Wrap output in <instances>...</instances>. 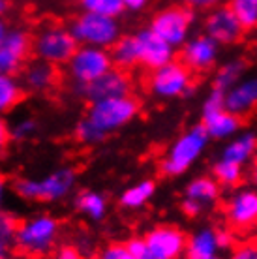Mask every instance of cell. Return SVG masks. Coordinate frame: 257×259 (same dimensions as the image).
<instances>
[{
    "instance_id": "1f68e13d",
    "label": "cell",
    "mask_w": 257,
    "mask_h": 259,
    "mask_svg": "<svg viewBox=\"0 0 257 259\" xmlns=\"http://www.w3.org/2000/svg\"><path fill=\"white\" fill-rule=\"evenodd\" d=\"M227 259H257V242H240L233 248Z\"/></svg>"
},
{
    "instance_id": "7c38bea8",
    "label": "cell",
    "mask_w": 257,
    "mask_h": 259,
    "mask_svg": "<svg viewBox=\"0 0 257 259\" xmlns=\"http://www.w3.org/2000/svg\"><path fill=\"white\" fill-rule=\"evenodd\" d=\"M220 182L214 177H195L188 182L184 190V201H182V210L188 216H197L206 208H212L216 201L220 199Z\"/></svg>"
},
{
    "instance_id": "836d02e7",
    "label": "cell",
    "mask_w": 257,
    "mask_h": 259,
    "mask_svg": "<svg viewBox=\"0 0 257 259\" xmlns=\"http://www.w3.org/2000/svg\"><path fill=\"white\" fill-rule=\"evenodd\" d=\"M128 248L135 255V259H158L154 253L150 252V248L147 246L145 239H132L128 242Z\"/></svg>"
},
{
    "instance_id": "f35d334b",
    "label": "cell",
    "mask_w": 257,
    "mask_h": 259,
    "mask_svg": "<svg viewBox=\"0 0 257 259\" xmlns=\"http://www.w3.org/2000/svg\"><path fill=\"white\" fill-rule=\"evenodd\" d=\"M250 177H251V182L257 186V156H255V160L251 162V171H250Z\"/></svg>"
},
{
    "instance_id": "4fadbf2b",
    "label": "cell",
    "mask_w": 257,
    "mask_h": 259,
    "mask_svg": "<svg viewBox=\"0 0 257 259\" xmlns=\"http://www.w3.org/2000/svg\"><path fill=\"white\" fill-rule=\"evenodd\" d=\"M135 39L139 47V64L145 66L147 70L154 71L175 60V47L169 46L165 39H161L150 28L139 30L135 34Z\"/></svg>"
},
{
    "instance_id": "9a60e30c",
    "label": "cell",
    "mask_w": 257,
    "mask_h": 259,
    "mask_svg": "<svg viewBox=\"0 0 257 259\" xmlns=\"http://www.w3.org/2000/svg\"><path fill=\"white\" fill-rule=\"evenodd\" d=\"M220 57V46L205 32L192 36L182 46V62L192 71H208Z\"/></svg>"
},
{
    "instance_id": "d4e9b609",
    "label": "cell",
    "mask_w": 257,
    "mask_h": 259,
    "mask_svg": "<svg viewBox=\"0 0 257 259\" xmlns=\"http://www.w3.org/2000/svg\"><path fill=\"white\" fill-rule=\"evenodd\" d=\"M156 192V184L152 181H141L134 184V186H130L128 190H124L122 195H120V203H122V207L126 208H141L145 207L148 201L152 199V195Z\"/></svg>"
},
{
    "instance_id": "8992f818",
    "label": "cell",
    "mask_w": 257,
    "mask_h": 259,
    "mask_svg": "<svg viewBox=\"0 0 257 259\" xmlns=\"http://www.w3.org/2000/svg\"><path fill=\"white\" fill-rule=\"evenodd\" d=\"M66 66H68V75L77 89L90 84L115 68L111 53L107 49L90 46H79Z\"/></svg>"
},
{
    "instance_id": "ab89813d",
    "label": "cell",
    "mask_w": 257,
    "mask_h": 259,
    "mask_svg": "<svg viewBox=\"0 0 257 259\" xmlns=\"http://www.w3.org/2000/svg\"><path fill=\"white\" fill-rule=\"evenodd\" d=\"M6 34H8V30H6V25L0 21V44L4 41V38H6Z\"/></svg>"
},
{
    "instance_id": "d590c367",
    "label": "cell",
    "mask_w": 257,
    "mask_h": 259,
    "mask_svg": "<svg viewBox=\"0 0 257 259\" xmlns=\"http://www.w3.org/2000/svg\"><path fill=\"white\" fill-rule=\"evenodd\" d=\"M53 259H83V253L73 246H62L55 252Z\"/></svg>"
},
{
    "instance_id": "4316f807",
    "label": "cell",
    "mask_w": 257,
    "mask_h": 259,
    "mask_svg": "<svg viewBox=\"0 0 257 259\" xmlns=\"http://www.w3.org/2000/svg\"><path fill=\"white\" fill-rule=\"evenodd\" d=\"M77 208L92 220H102L107 212V201L98 192H83L77 197Z\"/></svg>"
},
{
    "instance_id": "83f0119b",
    "label": "cell",
    "mask_w": 257,
    "mask_h": 259,
    "mask_svg": "<svg viewBox=\"0 0 257 259\" xmlns=\"http://www.w3.org/2000/svg\"><path fill=\"white\" fill-rule=\"evenodd\" d=\"M227 6L237 15L244 30L257 28V0H229Z\"/></svg>"
},
{
    "instance_id": "603a6c76",
    "label": "cell",
    "mask_w": 257,
    "mask_h": 259,
    "mask_svg": "<svg viewBox=\"0 0 257 259\" xmlns=\"http://www.w3.org/2000/svg\"><path fill=\"white\" fill-rule=\"evenodd\" d=\"M111 59L120 70H128L139 64V47L135 36H120L116 39V44L111 47Z\"/></svg>"
},
{
    "instance_id": "ba28073f",
    "label": "cell",
    "mask_w": 257,
    "mask_h": 259,
    "mask_svg": "<svg viewBox=\"0 0 257 259\" xmlns=\"http://www.w3.org/2000/svg\"><path fill=\"white\" fill-rule=\"evenodd\" d=\"M193 79L192 70L188 68L182 60L177 62H169V64L161 66L158 70L150 71L148 77V89L156 98L161 100H173V98L186 96L192 91Z\"/></svg>"
},
{
    "instance_id": "f1b7e54d",
    "label": "cell",
    "mask_w": 257,
    "mask_h": 259,
    "mask_svg": "<svg viewBox=\"0 0 257 259\" xmlns=\"http://www.w3.org/2000/svg\"><path fill=\"white\" fill-rule=\"evenodd\" d=\"M87 13H98L105 17H118L126 10L124 0H79Z\"/></svg>"
},
{
    "instance_id": "30bf717a",
    "label": "cell",
    "mask_w": 257,
    "mask_h": 259,
    "mask_svg": "<svg viewBox=\"0 0 257 259\" xmlns=\"http://www.w3.org/2000/svg\"><path fill=\"white\" fill-rule=\"evenodd\" d=\"M205 34L218 44V46H233L244 34V26L240 25L237 15L229 6H218L206 13L203 23Z\"/></svg>"
},
{
    "instance_id": "277c9868",
    "label": "cell",
    "mask_w": 257,
    "mask_h": 259,
    "mask_svg": "<svg viewBox=\"0 0 257 259\" xmlns=\"http://www.w3.org/2000/svg\"><path fill=\"white\" fill-rule=\"evenodd\" d=\"M58 239V222L49 214H38L15 229V242L21 252L39 257L49 253Z\"/></svg>"
},
{
    "instance_id": "5b68a950",
    "label": "cell",
    "mask_w": 257,
    "mask_h": 259,
    "mask_svg": "<svg viewBox=\"0 0 257 259\" xmlns=\"http://www.w3.org/2000/svg\"><path fill=\"white\" fill-rule=\"evenodd\" d=\"M75 184V173L60 167L39 179H23L17 182V194L28 201H58L70 194Z\"/></svg>"
},
{
    "instance_id": "9c48e42d",
    "label": "cell",
    "mask_w": 257,
    "mask_h": 259,
    "mask_svg": "<svg viewBox=\"0 0 257 259\" xmlns=\"http://www.w3.org/2000/svg\"><path fill=\"white\" fill-rule=\"evenodd\" d=\"M193 12L186 6H169L154 15L150 23V30L156 32L161 39H165L169 46L182 47L192 38Z\"/></svg>"
},
{
    "instance_id": "7bdbcfd3",
    "label": "cell",
    "mask_w": 257,
    "mask_h": 259,
    "mask_svg": "<svg viewBox=\"0 0 257 259\" xmlns=\"http://www.w3.org/2000/svg\"><path fill=\"white\" fill-rule=\"evenodd\" d=\"M203 259H224V257H220V255H212V257H203Z\"/></svg>"
},
{
    "instance_id": "d6a6232c",
    "label": "cell",
    "mask_w": 257,
    "mask_h": 259,
    "mask_svg": "<svg viewBox=\"0 0 257 259\" xmlns=\"http://www.w3.org/2000/svg\"><path fill=\"white\" fill-rule=\"evenodd\" d=\"M34 132H36V120H32V118H21L13 124L12 128V134L15 139H26V137L32 136Z\"/></svg>"
},
{
    "instance_id": "e0dca14e",
    "label": "cell",
    "mask_w": 257,
    "mask_h": 259,
    "mask_svg": "<svg viewBox=\"0 0 257 259\" xmlns=\"http://www.w3.org/2000/svg\"><path fill=\"white\" fill-rule=\"evenodd\" d=\"M32 51V39L23 30H8L0 44V73L12 75L25 64L28 53Z\"/></svg>"
},
{
    "instance_id": "ac0fdd59",
    "label": "cell",
    "mask_w": 257,
    "mask_h": 259,
    "mask_svg": "<svg viewBox=\"0 0 257 259\" xmlns=\"http://www.w3.org/2000/svg\"><path fill=\"white\" fill-rule=\"evenodd\" d=\"M225 107L244 117L257 109V75H244L237 84L225 92Z\"/></svg>"
},
{
    "instance_id": "5bb4252c",
    "label": "cell",
    "mask_w": 257,
    "mask_h": 259,
    "mask_svg": "<svg viewBox=\"0 0 257 259\" xmlns=\"http://www.w3.org/2000/svg\"><path fill=\"white\" fill-rule=\"evenodd\" d=\"M225 218L235 229H251L257 226V190L240 188L225 203Z\"/></svg>"
},
{
    "instance_id": "6da1fadb",
    "label": "cell",
    "mask_w": 257,
    "mask_h": 259,
    "mask_svg": "<svg viewBox=\"0 0 257 259\" xmlns=\"http://www.w3.org/2000/svg\"><path fill=\"white\" fill-rule=\"evenodd\" d=\"M139 111L137 100L132 96L111 98L90 104L87 117L77 124L75 136L84 145H94L132 122Z\"/></svg>"
},
{
    "instance_id": "f546056e",
    "label": "cell",
    "mask_w": 257,
    "mask_h": 259,
    "mask_svg": "<svg viewBox=\"0 0 257 259\" xmlns=\"http://www.w3.org/2000/svg\"><path fill=\"white\" fill-rule=\"evenodd\" d=\"M19 100H21L19 83L12 75L2 73L0 75V113L2 111H10Z\"/></svg>"
},
{
    "instance_id": "cb8c5ba5",
    "label": "cell",
    "mask_w": 257,
    "mask_h": 259,
    "mask_svg": "<svg viewBox=\"0 0 257 259\" xmlns=\"http://www.w3.org/2000/svg\"><path fill=\"white\" fill-rule=\"evenodd\" d=\"M244 71H246V66L240 59L227 60V62H224V64L216 70V73H214L212 89L227 92L233 84H237L240 79L244 77Z\"/></svg>"
},
{
    "instance_id": "60d3db41",
    "label": "cell",
    "mask_w": 257,
    "mask_h": 259,
    "mask_svg": "<svg viewBox=\"0 0 257 259\" xmlns=\"http://www.w3.org/2000/svg\"><path fill=\"white\" fill-rule=\"evenodd\" d=\"M4 190H6V186H4V181L0 179V208H2V203H4Z\"/></svg>"
},
{
    "instance_id": "7402d4cb",
    "label": "cell",
    "mask_w": 257,
    "mask_h": 259,
    "mask_svg": "<svg viewBox=\"0 0 257 259\" xmlns=\"http://www.w3.org/2000/svg\"><path fill=\"white\" fill-rule=\"evenodd\" d=\"M57 70L55 66L44 60H34L32 64L26 66L23 83L28 91L32 92H47L57 83Z\"/></svg>"
},
{
    "instance_id": "3957f363",
    "label": "cell",
    "mask_w": 257,
    "mask_h": 259,
    "mask_svg": "<svg viewBox=\"0 0 257 259\" xmlns=\"http://www.w3.org/2000/svg\"><path fill=\"white\" fill-rule=\"evenodd\" d=\"M77 47L79 44L71 28L60 25L44 26L32 38V53L36 55V59L53 66L68 64Z\"/></svg>"
},
{
    "instance_id": "ffe728a7",
    "label": "cell",
    "mask_w": 257,
    "mask_h": 259,
    "mask_svg": "<svg viewBox=\"0 0 257 259\" xmlns=\"http://www.w3.org/2000/svg\"><path fill=\"white\" fill-rule=\"evenodd\" d=\"M220 250H222V240H220V229L216 227H199L188 237V259L212 257L220 255Z\"/></svg>"
},
{
    "instance_id": "52a82bcc",
    "label": "cell",
    "mask_w": 257,
    "mask_h": 259,
    "mask_svg": "<svg viewBox=\"0 0 257 259\" xmlns=\"http://www.w3.org/2000/svg\"><path fill=\"white\" fill-rule=\"evenodd\" d=\"M71 32L79 46L111 49L116 44V39L120 38V26L115 17L84 12L81 17L73 21Z\"/></svg>"
},
{
    "instance_id": "e575fe53",
    "label": "cell",
    "mask_w": 257,
    "mask_h": 259,
    "mask_svg": "<svg viewBox=\"0 0 257 259\" xmlns=\"http://www.w3.org/2000/svg\"><path fill=\"white\" fill-rule=\"evenodd\" d=\"M182 6L195 10V12H210L214 8L222 6L225 0H180Z\"/></svg>"
},
{
    "instance_id": "74e56055",
    "label": "cell",
    "mask_w": 257,
    "mask_h": 259,
    "mask_svg": "<svg viewBox=\"0 0 257 259\" xmlns=\"http://www.w3.org/2000/svg\"><path fill=\"white\" fill-rule=\"evenodd\" d=\"M8 136H10V132H8L6 124H4V120L0 118V150L6 147L8 143Z\"/></svg>"
},
{
    "instance_id": "8fae6325",
    "label": "cell",
    "mask_w": 257,
    "mask_h": 259,
    "mask_svg": "<svg viewBox=\"0 0 257 259\" xmlns=\"http://www.w3.org/2000/svg\"><path fill=\"white\" fill-rule=\"evenodd\" d=\"M79 94H83L90 104L94 102H102V100H111V98L130 96L132 92V79L124 70L120 68H113L105 75L100 79L92 81L90 84H84L77 89Z\"/></svg>"
},
{
    "instance_id": "b9f144b4",
    "label": "cell",
    "mask_w": 257,
    "mask_h": 259,
    "mask_svg": "<svg viewBox=\"0 0 257 259\" xmlns=\"http://www.w3.org/2000/svg\"><path fill=\"white\" fill-rule=\"evenodd\" d=\"M4 10H6V0H0V15H2Z\"/></svg>"
},
{
    "instance_id": "484cf974",
    "label": "cell",
    "mask_w": 257,
    "mask_h": 259,
    "mask_svg": "<svg viewBox=\"0 0 257 259\" xmlns=\"http://www.w3.org/2000/svg\"><path fill=\"white\" fill-rule=\"evenodd\" d=\"M212 177L220 182V186L233 188V186L240 184L242 179H244V165L235 163L231 160H225V158H220L218 162L214 163Z\"/></svg>"
},
{
    "instance_id": "7a4b0ae2",
    "label": "cell",
    "mask_w": 257,
    "mask_h": 259,
    "mask_svg": "<svg viewBox=\"0 0 257 259\" xmlns=\"http://www.w3.org/2000/svg\"><path fill=\"white\" fill-rule=\"evenodd\" d=\"M210 143L203 124H195L186 132H182L167 149L161 160V173L167 177H180L192 169V165L205 154Z\"/></svg>"
},
{
    "instance_id": "ee69618b",
    "label": "cell",
    "mask_w": 257,
    "mask_h": 259,
    "mask_svg": "<svg viewBox=\"0 0 257 259\" xmlns=\"http://www.w3.org/2000/svg\"><path fill=\"white\" fill-rule=\"evenodd\" d=\"M0 75H2V73H0Z\"/></svg>"
},
{
    "instance_id": "8d00e7d4",
    "label": "cell",
    "mask_w": 257,
    "mask_h": 259,
    "mask_svg": "<svg viewBox=\"0 0 257 259\" xmlns=\"http://www.w3.org/2000/svg\"><path fill=\"white\" fill-rule=\"evenodd\" d=\"M150 2V0H124V4H126V8L128 10H141V8H145Z\"/></svg>"
},
{
    "instance_id": "2e32d148",
    "label": "cell",
    "mask_w": 257,
    "mask_h": 259,
    "mask_svg": "<svg viewBox=\"0 0 257 259\" xmlns=\"http://www.w3.org/2000/svg\"><path fill=\"white\" fill-rule=\"evenodd\" d=\"M145 242L158 259H179L182 253H186L188 239L177 227L158 226L148 231Z\"/></svg>"
},
{
    "instance_id": "44dd1931",
    "label": "cell",
    "mask_w": 257,
    "mask_h": 259,
    "mask_svg": "<svg viewBox=\"0 0 257 259\" xmlns=\"http://www.w3.org/2000/svg\"><path fill=\"white\" fill-rule=\"evenodd\" d=\"M257 156V136L253 132H240L235 137H231L225 143V147L222 149V156L225 160H231L235 163L246 165L251 163Z\"/></svg>"
},
{
    "instance_id": "d6986e66",
    "label": "cell",
    "mask_w": 257,
    "mask_h": 259,
    "mask_svg": "<svg viewBox=\"0 0 257 259\" xmlns=\"http://www.w3.org/2000/svg\"><path fill=\"white\" fill-rule=\"evenodd\" d=\"M201 115H203L201 124L205 126L206 134L214 141L231 139L240 132V117L231 113L227 107H222V109L216 111H206V113H201Z\"/></svg>"
},
{
    "instance_id": "4dcf8cb0",
    "label": "cell",
    "mask_w": 257,
    "mask_h": 259,
    "mask_svg": "<svg viewBox=\"0 0 257 259\" xmlns=\"http://www.w3.org/2000/svg\"><path fill=\"white\" fill-rule=\"evenodd\" d=\"M98 259H135L128 244H111V246L103 248Z\"/></svg>"
}]
</instances>
